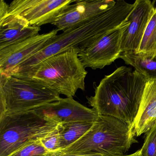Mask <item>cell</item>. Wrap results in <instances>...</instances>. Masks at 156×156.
<instances>
[{"instance_id":"cell-5","label":"cell","mask_w":156,"mask_h":156,"mask_svg":"<svg viewBox=\"0 0 156 156\" xmlns=\"http://www.w3.org/2000/svg\"><path fill=\"white\" fill-rule=\"evenodd\" d=\"M61 98L33 81L0 73V118L33 111Z\"/></svg>"},{"instance_id":"cell-23","label":"cell","mask_w":156,"mask_h":156,"mask_svg":"<svg viewBox=\"0 0 156 156\" xmlns=\"http://www.w3.org/2000/svg\"><path fill=\"white\" fill-rule=\"evenodd\" d=\"M105 156H142L141 155V150H139L137 151H136L135 153H132V154H130V155H106Z\"/></svg>"},{"instance_id":"cell-21","label":"cell","mask_w":156,"mask_h":156,"mask_svg":"<svg viewBox=\"0 0 156 156\" xmlns=\"http://www.w3.org/2000/svg\"><path fill=\"white\" fill-rule=\"evenodd\" d=\"M57 156H104L103 154L98 152H87L81 153H59Z\"/></svg>"},{"instance_id":"cell-3","label":"cell","mask_w":156,"mask_h":156,"mask_svg":"<svg viewBox=\"0 0 156 156\" xmlns=\"http://www.w3.org/2000/svg\"><path fill=\"white\" fill-rule=\"evenodd\" d=\"M80 51L70 49L10 75L33 81L66 97H73L79 89L85 90L87 72L79 58Z\"/></svg>"},{"instance_id":"cell-15","label":"cell","mask_w":156,"mask_h":156,"mask_svg":"<svg viewBox=\"0 0 156 156\" xmlns=\"http://www.w3.org/2000/svg\"><path fill=\"white\" fill-rule=\"evenodd\" d=\"M119 58L135 68L148 80L156 79V55L141 53H121Z\"/></svg>"},{"instance_id":"cell-12","label":"cell","mask_w":156,"mask_h":156,"mask_svg":"<svg viewBox=\"0 0 156 156\" xmlns=\"http://www.w3.org/2000/svg\"><path fill=\"white\" fill-rule=\"evenodd\" d=\"M59 30L39 34L23 41L0 50V72L14 69L47 45L57 35Z\"/></svg>"},{"instance_id":"cell-8","label":"cell","mask_w":156,"mask_h":156,"mask_svg":"<svg viewBox=\"0 0 156 156\" xmlns=\"http://www.w3.org/2000/svg\"><path fill=\"white\" fill-rule=\"evenodd\" d=\"M129 23L127 20L121 27L80 51L78 55L86 68L93 70L103 69L119 58L121 53L120 45L122 33Z\"/></svg>"},{"instance_id":"cell-14","label":"cell","mask_w":156,"mask_h":156,"mask_svg":"<svg viewBox=\"0 0 156 156\" xmlns=\"http://www.w3.org/2000/svg\"><path fill=\"white\" fill-rule=\"evenodd\" d=\"M156 124V79L146 83L134 124L137 136L147 132Z\"/></svg>"},{"instance_id":"cell-9","label":"cell","mask_w":156,"mask_h":156,"mask_svg":"<svg viewBox=\"0 0 156 156\" xmlns=\"http://www.w3.org/2000/svg\"><path fill=\"white\" fill-rule=\"evenodd\" d=\"M45 119L58 124L74 122H95L99 115L93 108L83 105L73 97L61 98L34 110Z\"/></svg>"},{"instance_id":"cell-2","label":"cell","mask_w":156,"mask_h":156,"mask_svg":"<svg viewBox=\"0 0 156 156\" xmlns=\"http://www.w3.org/2000/svg\"><path fill=\"white\" fill-rule=\"evenodd\" d=\"M147 80L136 70L121 66L101 80L87 102L99 115L114 117L134 127Z\"/></svg>"},{"instance_id":"cell-16","label":"cell","mask_w":156,"mask_h":156,"mask_svg":"<svg viewBox=\"0 0 156 156\" xmlns=\"http://www.w3.org/2000/svg\"><path fill=\"white\" fill-rule=\"evenodd\" d=\"M94 123V122H74L60 124V151L80 139L90 130Z\"/></svg>"},{"instance_id":"cell-22","label":"cell","mask_w":156,"mask_h":156,"mask_svg":"<svg viewBox=\"0 0 156 156\" xmlns=\"http://www.w3.org/2000/svg\"><path fill=\"white\" fill-rule=\"evenodd\" d=\"M9 5L4 0L0 1V20L4 19L8 13Z\"/></svg>"},{"instance_id":"cell-11","label":"cell","mask_w":156,"mask_h":156,"mask_svg":"<svg viewBox=\"0 0 156 156\" xmlns=\"http://www.w3.org/2000/svg\"><path fill=\"white\" fill-rule=\"evenodd\" d=\"M129 14V23L122 33L121 53H136L138 51L149 22L154 12V4L149 0H136Z\"/></svg>"},{"instance_id":"cell-19","label":"cell","mask_w":156,"mask_h":156,"mask_svg":"<svg viewBox=\"0 0 156 156\" xmlns=\"http://www.w3.org/2000/svg\"><path fill=\"white\" fill-rule=\"evenodd\" d=\"M41 142L46 149L54 153L61 151L60 124L57 128L41 140Z\"/></svg>"},{"instance_id":"cell-7","label":"cell","mask_w":156,"mask_h":156,"mask_svg":"<svg viewBox=\"0 0 156 156\" xmlns=\"http://www.w3.org/2000/svg\"><path fill=\"white\" fill-rule=\"evenodd\" d=\"M77 1L14 0L9 5L7 16H20L32 26L41 27L51 23L69 5Z\"/></svg>"},{"instance_id":"cell-13","label":"cell","mask_w":156,"mask_h":156,"mask_svg":"<svg viewBox=\"0 0 156 156\" xmlns=\"http://www.w3.org/2000/svg\"><path fill=\"white\" fill-rule=\"evenodd\" d=\"M41 30L22 17L7 16L0 20V50L38 35Z\"/></svg>"},{"instance_id":"cell-10","label":"cell","mask_w":156,"mask_h":156,"mask_svg":"<svg viewBox=\"0 0 156 156\" xmlns=\"http://www.w3.org/2000/svg\"><path fill=\"white\" fill-rule=\"evenodd\" d=\"M114 0H77L69 5L51 24L59 31H64L90 20L115 4Z\"/></svg>"},{"instance_id":"cell-1","label":"cell","mask_w":156,"mask_h":156,"mask_svg":"<svg viewBox=\"0 0 156 156\" xmlns=\"http://www.w3.org/2000/svg\"><path fill=\"white\" fill-rule=\"evenodd\" d=\"M134 6V3L118 0L112 8L101 15L57 34L38 53L7 73L12 75L27 70L48 57L70 49L84 50L125 24Z\"/></svg>"},{"instance_id":"cell-6","label":"cell","mask_w":156,"mask_h":156,"mask_svg":"<svg viewBox=\"0 0 156 156\" xmlns=\"http://www.w3.org/2000/svg\"><path fill=\"white\" fill-rule=\"evenodd\" d=\"M59 124L34 110L0 118V156H9L29 142L41 139Z\"/></svg>"},{"instance_id":"cell-17","label":"cell","mask_w":156,"mask_h":156,"mask_svg":"<svg viewBox=\"0 0 156 156\" xmlns=\"http://www.w3.org/2000/svg\"><path fill=\"white\" fill-rule=\"evenodd\" d=\"M138 52L156 55V8L146 28Z\"/></svg>"},{"instance_id":"cell-18","label":"cell","mask_w":156,"mask_h":156,"mask_svg":"<svg viewBox=\"0 0 156 156\" xmlns=\"http://www.w3.org/2000/svg\"><path fill=\"white\" fill-rule=\"evenodd\" d=\"M58 153L46 149L40 140L29 142L9 156H57Z\"/></svg>"},{"instance_id":"cell-4","label":"cell","mask_w":156,"mask_h":156,"mask_svg":"<svg viewBox=\"0 0 156 156\" xmlns=\"http://www.w3.org/2000/svg\"><path fill=\"white\" fill-rule=\"evenodd\" d=\"M135 136L134 127L129 124L114 117L99 115L87 133L60 152L124 155L137 142Z\"/></svg>"},{"instance_id":"cell-20","label":"cell","mask_w":156,"mask_h":156,"mask_svg":"<svg viewBox=\"0 0 156 156\" xmlns=\"http://www.w3.org/2000/svg\"><path fill=\"white\" fill-rule=\"evenodd\" d=\"M140 150L142 156H156V124L147 132Z\"/></svg>"}]
</instances>
